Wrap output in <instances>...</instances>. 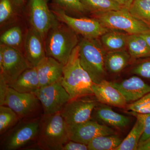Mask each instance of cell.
I'll list each match as a JSON object with an SVG mask.
<instances>
[{
	"instance_id": "cell-4",
	"label": "cell",
	"mask_w": 150,
	"mask_h": 150,
	"mask_svg": "<svg viewBox=\"0 0 150 150\" xmlns=\"http://www.w3.org/2000/svg\"><path fill=\"white\" fill-rule=\"evenodd\" d=\"M78 46L81 65L93 83H99L105 79L107 51L98 38L83 37L79 40Z\"/></svg>"
},
{
	"instance_id": "cell-3",
	"label": "cell",
	"mask_w": 150,
	"mask_h": 150,
	"mask_svg": "<svg viewBox=\"0 0 150 150\" xmlns=\"http://www.w3.org/2000/svg\"><path fill=\"white\" fill-rule=\"evenodd\" d=\"M91 78L81 65L78 45L73 50L69 59L64 66L62 84L71 99L93 95Z\"/></svg>"
},
{
	"instance_id": "cell-23",
	"label": "cell",
	"mask_w": 150,
	"mask_h": 150,
	"mask_svg": "<svg viewBox=\"0 0 150 150\" xmlns=\"http://www.w3.org/2000/svg\"><path fill=\"white\" fill-rule=\"evenodd\" d=\"M144 131L143 122L137 118L136 123L129 134L115 150H137Z\"/></svg>"
},
{
	"instance_id": "cell-30",
	"label": "cell",
	"mask_w": 150,
	"mask_h": 150,
	"mask_svg": "<svg viewBox=\"0 0 150 150\" xmlns=\"http://www.w3.org/2000/svg\"><path fill=\"white\" fill-rule=\"evenodd\" d=\"M127 110L139 113H150V93L127 106Z\"/></svg>"
},
{
	"instance_id": "cell-26",
	"label": "cell",
	"mask_w": 150,
	"mask_h": 150,
	"mask_svg": "<svg viewBox=\"0 0 150 150\" xmlns=\"http://www.w3.org/2000/svg\"><path fill=\"white\" fill-rule=\"evenodd\" d=\"M89 11L93 13L117 10L123 8L114 0H81Z\"/></svg>"
},
{
	"instance_id": "cell-40",
	"label": "cell",
	"mask_w": 150,
	"mask_h": 150,
	"mask_svg": "<svg viewBox=\"0 0 150 150\" xmlns=\"http://www.w3.org/2000/svg\"><path fill=\"white\" fill-rule=\"evenodd\" d=\"M144 1H150V0H144Z\"/></svg>"
},
{
	"instance_id": "cell-39",
	"label": "cell",
	"mask_w": 150,
	"mask_h": 150,
	"mask_svg": "<svg viewBox=\"0 0 150 150\" xmlns=\"http://www.w3.org/2000/svg\"><path fill=\"white\" fill-rule=\"evenodd\" d=\"M18 3H19V4H21V3H22L23 2V0H15Z\"/></svg>"
},
{
	"instance_id": "cell-21",
	"label": "cell",
	"mask_w": 150,
	"mask_h": 150,
	"mask_svg": "<svg viewBox=\"0 0 150 150\" xmlns=\"http://www.w3.org/2000/svg\"><path fill=\"white\" fill-rule=\"evenodd\" d=\"M131 59L127 49L107 52L105 60V69L112 74H118L125 69Z\"/></svg>"
},
{
	"instance_id": "cell-14",
	"label": "cell",
	"mask_w": 150,
	"mask_h": 150,
	"mask_svg": "<svg viewBox=\"0 0 150 150\" xmlns=\"http://www.w3.org/2000/svg\"><path fill=\"white\" fill-rule=\"evenodd\" d=\"M24 50L23 55L30 67H37L46 57L44 39L32 28L28 30L25 35Z\"/></svg>"
},
{
	"instance_id": "cell-10",
	"label": "cell",
	"mask_w": 150,
	"mask_h": 150,
	"mask_svg": "<svg viewBox=\"0 0 150 150\" xmlns=\"http://www.w3.org/2000/svg\"><path fill=\"white\" fill-rule=\"evenodd\" d=\"M29 67L24 55L18 50L1 44L0 75L4 77L8 84L15 81Z\"/></svg>"
},
{
	"instance_id": "cell-37",
	"label": "cell",
	"mask_w": 150,
	"mask_h": 150,
	"mask_svg": "<svg viewBox=\"0 0 150 150\" xmlns=\"http://www.w3.org/2000/svg\"><path fill=\"white\" fill-rule=\"evenodd\" d=\"M114 1L123 7L129 9L132 4L134 0H114Z\"/></svg>"
},
{
	"instance_id": "cell-22",
	"label": "cell",
	"mask_w": 150,
	"mask_h": 150,
	"mask_svg": "<svg viewBox=\"0 0 150 150\" xmlns=\"http://www.w3.org/2000/svg\"><path fill=\"white\" fill-rule=\"evenodd\" d=\"M127 49L131 56V59L150 57V47L139 34L129 35Z\"/></svg>"
},
{
	"instance_id": "cell-25",
	"label": "cell",
	"mask_w": 150,
	"mask_h": 150,
	"mask_svg": "<svg viewBox=\"0 0 150 150\" xmlns=\"http://www.w3.org/2000/svg\"><path fill=\"white\" fill-rule=\"evenodd\" d=\"M20 120L10 108L4 105H0V135L12 129Z\"/></svg>"
},
{
	"instance_id": "cell-36",
	"label": "cell",
	"mask_w": 150,
	"mask_h": 150,
	"mask_svg": "<svg viewBox=\"0 0 150 150\" xmlns=\"http://www.w3.org/2000/svg\"><path fill=\"white\" fill-rule=\"evenodd\" d=\"M137 150H150V138L144 142H140Z\"/></svg>"
},
{
	"instance_id": "cell-13",
	"label": "cell",
	"mask_w": 150,
	"mask_h": 150,
	"mask_svg": "<svg viewBox=\"0 0 150 150\" xmlns=\"http://www.w3.org/2000/svg\"><path fill=\"white\" fill-rule=\"evenodd\" d=\"M68 128L70 140L87 145L97 137L115 134V131L109 126L93 120L68 126Z\"/></svg>"
},
{
	"instance_id": "cell-32",
	"label": "cell",
	"mask_w": 150,
	"mask_h": 150,
	"mask_svg": "<svg viewBox=\"0 0 150 150\" xmlns=\"http://www.w3.org/2000/svg\"><path fill=\"white\" fill-rule=\"evenodd\" d=\"M131 114L140 119L144 125V131L140 140V142H144L150 138V113H139L131 112Z\"/></svg>"
},
{
	"instance_id": "cell-33",
	"label": "cell",
	"mask_w": 150,
	"mask_h": 150,
	"mask_svg": "<svg viewBox=\"0 0 150 150\" xmlns=\"http://www.w3.org/2000/svg\"><path fill=\"white\" fill-rule=\"evenodd\" d=\"M131 72L142 77L150 79V61L139 64L132 69Z\"/></svg>"
},
{
	"instance_id": "cell-5",
	"label": "cell",
	"mask_w": 150,
	"mask_h": 150,
	"mask_svg": "<svg viewBox=\"0 0 150 150\" xmlns=\"http://www.w3.org/2000/svg\"><path fill=\"white\" fill-rule=\"evenodd\" d=\"M41 117L21 119L12 129L1 135L0 150L29 149L36 144Z\"/></svg>"
},
{
	"instance_id": "cell-2",
	"label": "cell",
	"mask_w": 150,
	"mask_h": 150,
	"mask_svg": "<svg viewBox=\"0 0 150 150\" xmlns=\"http://www.w3.org/2000/svg\"><path fill=\"white\" fill-rule=\"evenodd\" d=\"M69 140L68 125L61 112L41 115L37 141L39 150H62Z\"/></svg>"
},
{
	"instance_id": "cell-27",
	"label": "cell",
	"mask_w": 150,
	"mask_h": 150,
	"mask_svg": "<svg viewBox=\"0 0 150 150\" xmlns=\"http://www.w3.org/2000/svg\"><path fill=\"white\" fill-rule=\"evenodd\" d=\"M129 10L133 16L150 28V1L134 0Z\"/></svg>"
},
{
	"instance_id": "cell-11",
	"label": "cell",
	"mask_w": 150,
	"mask_h": 150,
	"mask_svg": "<svg viewBox=\"0 0 150 150\" xmlns=\"http://www.w3.org/2000/svg\"><path fill=\"white\" fill-rule=\"evenodd\" d=\"M93 95L71 99L65 104L60 112L68 126L91 120L94 109L99 102L96 97H92Z\"/></svg>"
},
{
	"instance_id": "cell-7",
	"label": "cell",
	"mask_w": 150,
	"mask_h": 150,
	"mask_svg": "<svg viewBox=\"0 0 150 150\" xmlns=\"http://www.w3.org/2000/svg\"><path fill=\"white\" fill-rule=\"evenodd\" d=\"M4 105L12 109L21 119L43 114L42 105L34 93H22L8 86Z\"/></svg>"
},
{
	"instance_id": "cell-15",
	"label": "cell",
	"mask_w": 150,
	"mask_h": 150,
	"mask_svg": "<svg viewBox=\"0 0 150 150\" xmlns=\"http://www.w3.org/2000/svg\"><path fill=\"white\" fill-rule=\"evenodd\" d=\"M92 90L93 95L100 103L120 108L127 107L125 97L111 82L103 80L99 83H94Z\"/></svg>"
},
{
	"instance_id": "cell-18",
	"label": "cell",
	"mask_w": 150,
	"mask_h": 150,
	"mask_svg": "<svg viewBox=\"0 0 150 150\" xmlns=\"http://www.w3.org/2000/svg\"><path fill=\"white\" fill-rule=\"evenodd\" d=\"M91 120L102 122L105 125L117 129H123L129 125L130 118L117 113L107 105L99 102L93 112Z\"/></svg>"
},
{
	"instance_id": "cell-19",
	"label": "cell",
	"mask_w": 150,
	"mask_h": 150,
	"mask_svg": "<svg viewBox=\"0 0 150 150\" xmlns=\"http://www.w3.org/2000/svg\"><path fill=\"white\" fill-rule=\"evenodd\" d=\"M9 87L22 93H35L40 88V83L36 67H30L22 73Z\"/></svg>"
},
{
	"instance_id": "cell-8",
	"label": "cell",
	"mask_w": 150,
	"mask_h": 150,
	"mask_svg": "<svg viewBox=\"0 0 150 150\" xmlns=\"http://www.w3.org/2000/svg\"><path fill=\"white\" fill-rule=\"evenodd\" d=\"M51 11L59 22L65 23L77 34L82 35L83 37L98 38L110 30L95 18L73 17L57 6Z\"/></svg>"
},
{
	"instance_id": "cell-24",
	"label": "cell",
	"mask_w": 150,
	"mask_h": 150,
	"mask_svg": "<svg viewBox=\"0 0 150 150\" xmlns=\"http://www.w3.org/2000/svg\"><path fill=\"white\" fill-rule=\"evenodd\" d=\"M123 140L116 134L99 136L88 145L89 150H115Z\"/></svg>"
},
{
	"instance_id": "cell-1",
	"label": "cell",
	"mask_w": 150,
	"mask_h": 150,
	"mask_svg": "<svg viewBox=\"0 0 150 150\" xmlns=\"http://www.w3.org/2000/svg\"><path fill=\"white\" fill-rule=\"evenodd\" d=\"M79 42L77 34L59 21L50 29L45 38L46 56L54 58L64 66Z\"/></svg>"
},
{
	"instance_id": "cell-9",
	"label": "cell",
	"mask_w": 150,
	"mask_h": 150,
	"mask_svg": "<svg viewBox=\"0 0 150 150\" xmlns=\"http://www.w3.org/2000/svg\"><path fill=\"white\" fill-rule=\"evenodd\" d=\"M62 77L54 83L40 88L34 93L42 105L43 114L61 112L71 99L70 95L62 85Z\"/></svg>"
},
{
	"instance_id": "cell-6",
	"label": "cell",
	"mask_w": 150,
	"mask_h": 150,
	"mask_svg": "<svg viewBox=\"0 0 150 150\" xmlns=\"http://www.w3.org/2000/svg\"><path fill=\"white\" fill-rule=\"evenodd\" d=\"M93 14L95 18L109 30L123 31L129 35L142 34L150 30L146 24L133 16L126 8Z\"/></svg>"
},
{
	"instance_id": "cell-12",
	"label": "cell",
	"mask_w": 150,
	"mask_h": 150,
	"mask_svg": "<svg viewBox=\"0 0 150 150\" xmlns=\"http://www.w3.org/2000/svg\"><path fill=\"white\" fill-rule=\"evenodd\" d=\"M29 17L31 28L40 33L44 41L49 30L59 21L46 0H29Z\"/></svg>"
},
{
	"instance_id": "cell-28",
	"label": "cell",
	"mask_w": 150,
	"mask_h": 150,
	"mask_svg": "<svg viewBox=\"0 0 150 150\" xmlns=\"http://www.w3.org/2000/svg\"><path fill=\"white\" fill-rule=\"evenodd\" d=\"M22 41V31L18 26H14L6 30L0 38L1 44L16 49L20 46Z\"/></svg>"
},
{
	"instance_id": "cell-38",
	"label": "cell",
	"mask_w": 150,
	"mask_h": 150,
	"mask_svg": "<svg viewBox=\"0 0 150 150\" xmlns=\"http://www.w3.org/2000/svg\"><path fill=\"white\" fill-rule=\"evenodd\" d=\"M141 37L144 39L150 47V30L139 34Z\"/></svg>"
},
{
	"instance_id": "cell-29",
	"label": "cell",
	"mask_w": 150,
	"mask_h": 150,
	"mask_svg": "<svg viewBox=\"0 0 150 150\" xmlns=\"http://www.w3.org/2000/svg\"><path fill=\"white\" fill-rule=\"evenodd\" d=\"M56 5L65 12L75 13H86L89 11L81 0H53Z\"/></svg>"
},
{
	"instance_id": "cell-17",
	"label": "cell",
	"mask_w": 150,
	"mask_h": 150,
	"mask_svg": "<svg viewBox=\"0 0 150 150\" xmlns=\"http://www.w3.org/2000/svg\"><path fill=\"white\" fill-rule=\"evenodd\" d=\"M64 65L52 57H47L36 67L40 88L56 82L62 77Z\"/></svg>"
},
{
	"instance_id": "cell-31",
	"label": "cell",
	"mask_w": 150,
	"mask_h": 150,
	"mask_svg": "<svg viewBox=\"0 0 150 150\" xmlns=\"http://www.w3.org/2000/svg\"><path fill=\"white\" fill-rule=\"evenodd\" d=\"M13 13V6L11 0H1L0 23L1 25L10 19Z\"/></svg>"
},
{
	"instance_id": "cell-34",
	"label": "cell",
	"mask_w": 150,
	"mask_h": 150,
	"mask_svg": "<svg viewBox=\"0 0 150 150\" xmlns=\"http://www.w3.org/2000/svg\"><path fill=\"white\" fill-rule=\"evenodd\" d=\"M88 150V145L79 143V142H74V141H68L65 143L62 150Z\"/></svg>"
},
{
	"instance_id": "cell-35",
	"label": "cell",
	"mask_w": 150,
	"mask_h": 150,
	"mask_svg": "<svg viewBox=\"0 0 150 150\" xmlns=\"http://www.w3.org/2000/svg\"><path fill=\"white\" fill-rule=\"evenodd\" d=\"M8 87V85L4 78L0 75V105H4Z\"/></svg>"
},
{
	"instance_id": "cell-20",
	"label": "cell",
	"mask_w": 150,
	"mask_h": 150,
	"mask_svg": "<svg viewBox=\"0 0 150 150\" xmlns=\"http://www.w3.org/2000/svg\"><path fill=\"white\" fill-rule=\"evenodd\" d=\"M129 34L123 31L110 30L100 38L103 46L107 52L127 49Z\"/></svg>"
},
{
	"instance_id": "cell-16",
	"label": "cell",
	"mask_w": 150,
	"mask_h": 150,
	"mask_svg": "<svg viewBox=\"0 0 150 150\" xmlns=\"http://www.w3.org/2000/svg\"><path fill=\"white\" fill-rule=\"evenodd\" d=\"M111 84L121 92L127 103L135 102L150 93V86L137 76Z\"/></svg>"
}]
</instances>
